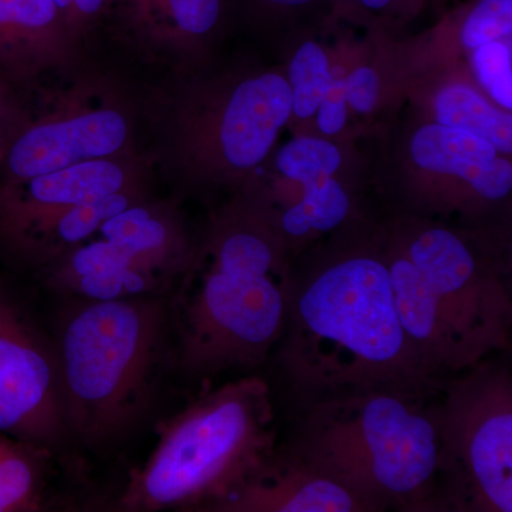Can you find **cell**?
<instances>
[{"instance_id": "cell-1", "label": "cell", "mask_w": 512, "mask_h": 512, "mask_svg": "<svg viewBox=\"0 0 512 512\" xmlns=\"http://www.w3.org/2000/svg\"><path fill=\"white\" fill-rule=\"evenodd\" d=\"M276 363L298 409L363 390L437 394L397 312L384 254L353 251L293 278Z\"/></svg>"}, {"instance_id": "cell-2", "label": "cell", "mask_w": 512, "mask_h": 512, "mask_svg": "<svg viewBox=\"0 0 512 512\" xmlns=\"http://www.w3.org/2000/svg\"><path fill=\"white\" fill-rule=\"evenodd\" d=\"M265 212L234 208L185 269L173 303L181 366L210 377L262 365L284 333L293 276Z\"/></svg>"}, {"instance_id": "cell-3", "label": "cell", "mask_w": 512, "mask_h": 512, "mask_svg": "<svg viewBox=\"0 0 512 512\" xmlns=\"http://www.w3.org/2000/svg\"><path fill=\"white\" fill-rule=\"evenodd\" d=\"M437 394L375 389L316 400L299 409L288 447L376 512L443 510Z\"/></svg>"}, {"instance_id": "cell-4", "label": "cell", "mask_w": 512, "mask_h": 512, "mask_svg": "<svg viewBox=\"0 0 512 512\" xmlns=\"http://www.w3.org/2000/svg\"><path fill=\"white\" fill-rule=\"evenodd\" d=\"M383 254L404 332L431 377L444 383L510 349L507 272L460 234L419 228Z\"/></svg>"}, {"instance_id": "cell-5", "label": "cell", "mask_w": 512, "mask_h": 512, "mask_svg": "<svg viewBox=\"0 0 512 512\" xmlns=\"http://www.w3.org/2000/svg\"><path fill=\"white\" fill-rule=\"evenodd\" d=\"M157 446L128 474L124 511H211L276 450L271 389L258 376L207 389L157 426Z\"/></svg>"}, {"instance_id": "cell-6", "label": "cell", "mask_w": 512, "mask_h": 512, "mask_svg": "<svg viewBox=\"0 0 512 512\" xmlns=\"http://www.w3.org/2000/svg\"><path fill=\"white\" fill-rule=\"evenodd\" d=\"M64 323L60 387L67 426L109 439L146 406L161 352L164 311L148 296L89 301Z\"/></svg>"}, {"instance_id": "cell-7", "label": "cell", "mask_w": 512, "mask_h": 512, "mask_svg": "<svg viewBox=\"0 0 512 512\" xmlns=\"http://www.w3.org/2000/svg\"><path fill=\"white\" fill-rule=\"evenodd\" d=\"M494 359L440 389L443 510L512 511V376Z\"/></svg>"}, {"instance_id": "cell-8", "label": "cell", "mask_w": 512, "mask_h": 512, "mask_svg": "<svg viewBox=\"0 0 512 512\" xmlns=\"http://www.w3.org/2000/svg\"><path fill=\"white\" fill-rule=\"evenodd\" d=\"M292 113V90L284 76L248 77L207 110L183 101L171 113V157L197 174L237 177L265 160Z\"/></svg>"}, {"instance_id": "cell-9", "label": "cell", "mask_w": 512, "mask_h": 512, "mask_svg": "<svg viewBox=\"0 0 512 512\" xmlns=\"http://www.w3.org/2000/svg\"><path fill=\"white\" fill-rule=\"evenodd\" d=\"M82 83L39 119L26 120L13 136L0 161V187L86 161L137 153L127 104Z\"/></svg>"}, {"instance_id": "cell-10", "label": "cell", "mask_w": 512, "mask_h": 512, "mask_svg": "<svg viewBox=\"0 0 512 512\" xmlns=\"http://www.w3.org/2000/svg\"><path fill=\"white\" fill-rule=\"evenodd\" d=\"M67 426L52 356L0 288V433L23 443H55Z\"/></svg>"}, {"instance_id": "cell-11", "label": "cell", "mask_w": 512, "mask_h": 512, "mask_svg": "<svg viewBox=\"0 0 512 512\" xmlns=\"http://www.w3.org/2000/svg\"><path fill=\"white\" fill-rule=\"evenodd\" d=\"M147 161L138 153L99 158L0 187V238L22 247L57 215L104 195L147 187Z\"/></svg>"}, {"instance_id": "cell-12", "label": "cell", "mask_w": 512, "mask_h": 512, "mask_svg": "<svg viewBox=\"0 0 512 512\" xmlns=\"http://www.w3.org/2000/svg\"><path fill=\"white\" fill-rule=\"evenodd\" d=\"M218 512H376L362 495L291 447L274 451L238 490L215 505Z\"/></svg>"}, {"instance_id": "cell-13", "label": "cell", "mask_w": 512, "mask_h": 512, "mask_svg": "<svg viewBox=\"0 0 512 512\" xmlns=\"http://www.w3.org/2000/svg\"><path fill=\"white\" fill-rule=\"evenodd\" d=\"M224 0H107L117 35L141 55L173 60L217 28Z\"/></svg>"}, {"instance_id": "cell-14", "label": "cell", "mask_w": 512, "mask_h": 512, "mask_svg": "<svg viewBox=\"0 0 512 512\" xmlns=\"http://www.w3.org/2000/svg\"><path fill=\"white\" fill-rule=\"evenodd\" d=\"M77 42L55 0H0V77L22 83L62 69Z\"/></svg>"}, {"instance_id": "cell-15", "label": "cell", "mask_w": 512, "mask_h": 512, "mask_svg": "<svg viewBox=\"0 0 512 512\" xmlns=\"http://www.w3.org/2000/svg\"><path fill=\"white\" fill-rule=\"evenodd\" d=\"M410 154L421 170L463 181L473 200L498 202L510 197V161L498 157L488 141L466 130L427 124L414 134Z\"/></svg>"}, {"instance_id": "cell-16", "label": "cell", "mask_w": 512, "mask_h": 512, "mask_svg": "<svg viewBox=\"0 0 512 512\" xmlns=\"http://www.w3.org/2000/svg\"><path fill=\"white\" fill-rule=\"evenodd\" d=\"M164 276L134 262L114 242L101 237L70 249L55 261L49 285L87 301L137 298L156 291Z\"/></svg>"}, {"instance_id": "cell-17", "label": "cell", "mask_w": 512, "mask_h": 512, "mask_svg": "<svg viewBox=\"0 0 512 512\" xmlns=\"http://www.w3.org/2000/svg\"><path fill=\"white\" fill-rule=\"evenodd\" d=\"M99 234L167 281L183 275L194 255L177 214L165 202L131 205L107 221Z\"/></svg>"}, {"instance_id": "cell-18", "label": "cell", "mask_w": 512, "mask_h": 512, "mask_svg": "<svg viewBox=\"0 0 512 512\" xmlns=\"http://www.w3.org/2000/svg\"><path fill=\"white\" fill-rule=\"evenodd\" d=\"M146 200L147 187H136L84 202L37 229L18 251L39 261H56L70 249L89 241L114 215Z\"/></svg>"}, {"instance_id": "cell-19", "label": "cell", "mask_w": 512, "mask_h": 512, "mask_svg": "<svg viewBox=\"0 0 512 512\" xmlns=\"http://www.w3.org/2000/svg\"><path fill=\"white\" fill-rule=\"evenodd\" d=\"M434 111L437 123L466 130L488 141L498 153L511 154V114L491 106L466 84H450L440 90Z\"/></svg>"}, {"instance_id": "cell-20", "label": "cell", "mask_w": 512, "mask_h": 512, "mask_svg": "<svg viewBox=\"0 0 512 512\" xmlns=\"http://www.w3.org/2000/svg\"><path fill=\"white\" fill-rule=\"evenodd\" d=\"M39 447L0 433V512L39 511L42 473Z\"/></svg>"}, {"instance_id": "cell-21", "label": "cell", "mask_w": 512, "mask_h": 512, "mask_svg": "<svg viewBox=\"0 0 512 512\" xmlns=\"http://www.w3.org/2000/svg\"><path fill=\"white\" fill-rule=\"evenodd\" d=\"M289 86L293 97V113L309 119L318 110L336 77L330 72L328 57L315 42H305L293 56L289 66Z\"/></svg>"}, {"instance_id": "cell-22", "label": "cell", "mask_w": 512, "mask_h": 512, "mask_svg": "<svg viewBox=\"0 0 512 512\" xmlns=\"http://www.w3.org/2000/svg\"><path fill=\"white\" fill-rule=\"evenodd\" d=\"M340 164L342 156L338 147L312 137L296 138L286 144L276 157V168L281 174L302 187L320 178L333 177Z\"/></svg>"}, {"instance_id": "cell-23", "label": "cell", "mask_w": 512, "mask_h": 512, "mask_svg": "<svg viewBox=\"0 0 512 512\" xmlns=\"http://www.w3.org/2000/svg\"><path fill=\"white\" fill-rule=\"evenodd\" d=\"M512 0H476L460 28L463 46L473 50L495 40H511Z\"/></svg>"}, {"instance_id": "cell-24", "label": "cell", "mask_w": 512, "mask_h": 512, "mask_svg": "<svg viewBox=\"0 0 512 512\" xmlns=\"http://www.w3.org/2000/svg\"><path fill=\"white\" fill-rule=\"evenodd\" d=\"M471 66L478 83L503 109H512L511 42L495 40L473 49Z\"/></svg>"}, {"instance_id": "cell-25", "label": "cell", "mask_w": 512, "mask_h": 512, "mask_svg": "<svg viewBox=\"0 0 512 512\" xmlns=\"http://www.w3.org/2000/svg\"><path fill=\"white\" fill-rule=\"evenodd\" d=\"M346 101L357 113L367 114L375 109L380 94L379 77L370 67H360L343 79Z\"/></svg>"}, {"instance_id": "cell-26", "label": "cell", "mask_w": 512, "mask_h": 512, "mask_svg": "<svg viewBox=\"0 0 512 512\" xmlns=\"http://www.w3.org/2000/svg\"><path fill=\"white\" fill-rule=\"evenodd\" d=\"M316 113H318V126L323 134L335 136L345 128L348 121V101L343 89V80L335 79L325 97L320 101Z\"/></svg>"}, {"instance_id": "cell-27", "label": "cell", "mask_w": 512, "mask_h": 512, "mask_svg": "<svg viewBox=\"0 0 512 512\" xmlns=\"http://www.w3.org/2000/svg\"><path fill=\"white\" fill-rule=\"evenodd\" d=\"M55 2L62 10L77 40L82 39L84 32L92 28L94 23L103 19L107 8V0H55Z\"/></svg>"}, {"instance_id": "cell-28", "label": "cell", "mask_w": 512, "mask_h": 512, "mask_svg": "<svg viewBox=\"0 0 512 512\" xmlns=\"http://www.w3.org/2000/svg\"><path fill=\"white\" fill-rule=\"evenodd\" d=\"M26 120L28 119L20 116L18 109L13 107L9 94L6 93L5 86H3L2 77H0V161H2L10 140L22 128Z\"/></svg>"}, {"instance_id": "cell-29", "label": "cell", "mask_w": 512, "mask_h": 512, "mask_svg": "<svg viewBox=\"0 0 512 512\" xmlns=\"http://www.w3.org/2000/svg\"><path fill=\"white\" fill-rule=\"evenodd\" d=\"M252 2L268 9L292 10L305 8L316 0H252Z\"/></svg>"}, {"instance_id": "cell-30", "label": "cell", "mask_w": 512, "mask_h": 512, "mask_svg": "<svg viewBox=\"0 0 512 512\" xmlns=\"http://www.w3.org/2000/svg\"><path fill=\"white\" fill-rule=\"evenodd\" d=\"M397 0H357L360 6L367 10H373V12H379L390 8V6L396 5Z\"/></svg>"}]
</instances>
